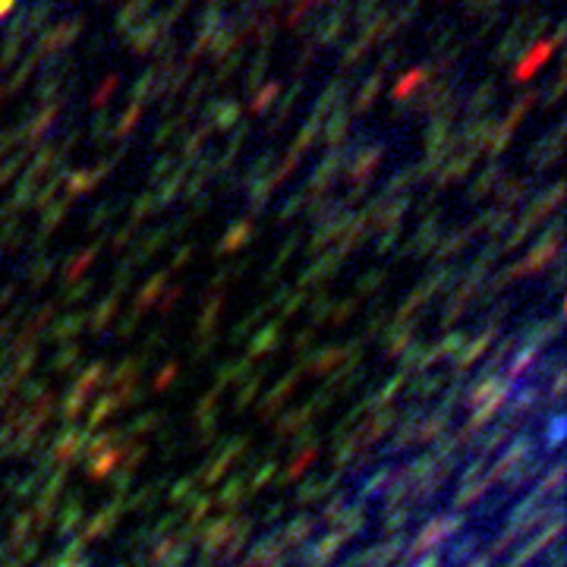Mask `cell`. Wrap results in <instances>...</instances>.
<instances>
[{
  "instance_id": "obj_3",
  "label": "cell",
  "mask_w": 567,
  "mask_h": 567,
  "mask_svg": "<svg viewBox=\"0 0 567 567\" xmlns=\"http://www.w3.org/2000/svg\"><path fill=\"white\" fill-rule=\"evenodd\" d=\"M13 4H16V0H0V16H4V13H10Z\"/></svg>"
},
{
  "instance_id": "obj_2",
  "label": "cell",
  "mask_w": 567,
  "mask_h": 567,
  "mask_svg": "<svg viewBox=\"0 0 567 567\" xmlns=\"http://www.w3.org/2000/svg\"><path fill=\"white\" fill-rule=\"evenodd\" d=\"M375 4H378V0H362V4H359V16H366V13H372L375 10Z\"/></svg>"
},
{
  "instance_id": "obj_1",
  "label": "cell",
  "mask_w": 567,
  "mask_h": 567,
  "mask_svg": "<svg viewBox=\"0 0 567 567\" xmlns=\"http://www.w3.org/2000/svg\"><path fill=\"white\" fill-rule=\"evenodd\" d=\"M548 51H551V44H542V48H536L533 51V54H529V60H526V66H523V70H520V73H529V70H536V66H539L542 63V60H546L548 57Z\"/></svg>"
}]
</instances>
